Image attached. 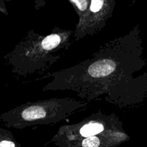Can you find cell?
Returning <instances> with one entry per match:
<instances>
[{
	"label": "cell",
	"instance_id": "6",
	"mask_svg": "<svg viewBox=\"0 0 147 147\" xmlns=\"http://www.w3.org/2000/svg\"><path fill=\"white\" fill-rule=\"evenodd\" d=\"M73 4L76 7L79 11L81 13V15L84 12H86L88 9V0H70Z\"/></svg>",
	"mask_w": 147,
	"mask_h": 147
},
{
	"label": "cell",
	"instance_id": "1",
	"mask_svg": "<svg viewBox=\"0 0 147 147\" xmlns=\"http://www.w3.org/2000/svg\"><path fill=\"white\" fill-rule=\"evenodd\" d=\"M129 34L105 45L93 57L70 68L54 73L45 90H73L93 99L114 95V103H129Z\"/></svg>",
	"mask_w": 147,
	"mask_h": 147
},
{
	"label": "cell",
	"instance_id": "7",
	"mask_svg": "<svg viewBox=\"0 0 147 147\" xmlns=\"http://www.w3.org/2000/svg\"><path fill=\"white\" fill-rule=\"evenodd\" d=\"M0 147H16V145L12 141L4 139L0 141Z\"/></svg>",
	"mask_w": 147,
	"mask_h": 147
},
{
	"label": "cell",
	"instance_id": "2",
	"mask_svg": "<svg viewBox=\"0 0 147 147\" xmlns=\"http://www.w3.org/2000/svg\"><path fill=\"white\" fill-rule=\"evenodd\" d=\"M86 105L73 99H52L23 105L4 113L0 118L8 127L47 124L61 121Z\"/></svg>",
	"mask_w": 147,
	"mask_h": 147
},
{
	"label": "cell",
	"instance_id": "5",
	"mask_svg": "<svg viewBox=\"0 0 147 147\" xmlns=\"http://www.w3.org/2000/svg\"><path fill=\"white\" fill-rule=\"evenodd\" d=\"M106 4V0H90L89 11L93 14V17H97V14L103 11Z\"/></svg>",
	"mask_w": 147,
	"mask_h": 147
},
{
	"label": "cell",
	"instance_id": "4",
	"mask_svg": "<svg viewBox=\"0 0 147 147\" xmlns=\"http://www.w3.org/2000/svg\"><path fill=\"white\" fill-rule=\"evenodd\" d=\"M63 42V35L59 33H53L42 39L41 44L43 48L49 53L55 51L61 46Z\"/></svg>",
	"mask_w": 147,
	"mask_h": 147
},
{
	"label": "cell",
	"instance_id": "3",
	"mask_svg": "<svg viewBox=\"0 0 147 147\" xmlns=\"http://www.w3.org/2000/svg\"><path fill=\"white\" fill-rule=\"evenodd\" d=\"M102 134L87 138L53 142L57 147H115L128 139V136L122 130L116 132L110 130L103 135H101Z\"/></svg>",
	"mask_w": 147,
	"mask_h": 147
}]
</instances>
